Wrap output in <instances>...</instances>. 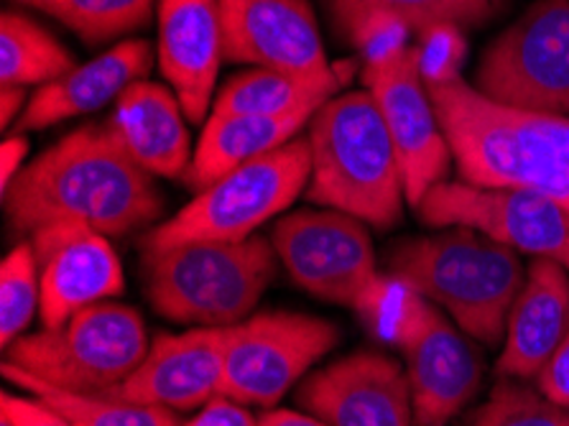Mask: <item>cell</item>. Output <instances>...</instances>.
Returning a JSON list of instances; mask_svg holds the SVG:
<instances>
[{
  "instance_id": "obj_1",
  "label": "cell",
  "mask_w": 569,
  "mask_h": 426,
  "mask_svg": "<svg viewBox=\"0 0 569 426\" xmlns=\"http://www.w3.org/2000/svg\"><path fill=\"white\" fill-rule=\"evenodd\" d=\"M3 205L11 230L21 235L74 220L120 238L163 212L153 177L120 149L106 123L74 130L23 167L3 192Z\"/></svg>"
},
{
  "instance_id": "obj_2",
  "label": "cell",
  "mask_w": 569,
  "mask_h": 426,
  "mask_svg": "<svg viewBox=\"0 0 569 426\" xmlns=\"http://www.w3.org/2000/svg\"><path fill=\"white\" fill-rule=\"evenodd\" d=\"M427 90L462 181L537 192L569 215L567 116L498 106L462 77Z\"/></svg>"
},
{
  "instance_id": "obj_3",
  "label": "cell",
  "mask_w": 569,
  "mask_h": 426,
  "mask_svg": "<svg viewBox=\"0 0 569 426\" xmlns=\"http://www.w3.org/2000/svg\"><path fill=\"white\" fill-rule=\"evenodd\" d=\"M312 177L307 199L391 230L403 212V177L393 141L368 90L330 98L309 120Z\"/></svg>"
},
{
  "instance_id": "obj_4",
  "label": "cell",
  "mask_w": 569,
  "mask_h": 426,
  "mask_svg": "<svg viewBox=\"0 0 569 426\" xmlns=\"http://www.w3.org/2000/svg\"><path fill=\"white\" fill-rule=\"evenodd\" d=\"M391 276L437 304L472 340H503L526 271L521 254L470 228L403 240L388 256Z\"/></svg>"
},
{
  "instance_id": "obj_5",
  "label": "cell",
  "mask_w": 569,
  "mask_h": 426,
  "mask_svg": "<svg viewBox=\"0 0 569 426\" xmlns=\"http://www.w3.org/2000/svg\"><path fill=\"white\" fill-rule=\"evenodd\" d=\"M273 242H187L143 250V286L161 317L194 327H236L276 276Z\"/></svg>"
},
{
  "instance_id": "obj_6",
  "label": "cell",
  "mask_w": 569,
  "mask_h": 426,
  "mask_svg": "<svg viewBox=\"0 0 569 426\" xmlns=\"http://www.w3.org/2000/svg\"><path fill=\"white\" fill-rule=\"evenodd\" d=\"M378 301L370 327L399 345L407 360L413 426H445L476 398L482 363L437 304L396 281Z\"/></svg>"
},
{
  "instance_id": "obj_7",
  "label": "cell",
  "mask_w": 569,
  "mask_h": 426,
  "mask_svg": "<svg viewBox=\"0 0 569 426\" xmlns=\"http://www.w3.org/2000/svg\"><path fill=\"white\" fill-rule=\"evenodd\" d=\"M312 177L309 138L297 136L281 149L232 169L202 189L171 220L149 230L143 250L187 246V242H238L281 215L305 192Z\"/></svg>"
},
{
  "instance_id": "obj_8",
  "label": "cell",
  "mask_w": 569,
  "mask_h": 426,
  "mask_svg": "<svg viewBox=\"0 0 569 426\" xmlns=\"http://www.w3.org/2000/svg\"><path fill=\"white\" fill-rule=\"evenodd\" d=\"M146 321L136 309L100 301L77 311L62 327L23 335L6 347V360L44 384L102 394L131 376L149 353Z\"/></svg>"
},
{
  "instance_id": "obj_9",
  "label": "cell",
  "mask_w": 569,
  "mask_h": 426,
  "mask_svg": "<svg viewBox=\"0 0 569 426\" xmlns=\"http://www.w3.org/2000/svg\"><path fill=\"white\" fill-rule=\"evenodd\" d=\"M472 87L498 106L569 118V0H537L482 51Z\"/></svg>"
},
{
  "instance_id": "obj_10",
  "label": "cell",
  "mask_w": 569,
  "mask_h": 426,
  "mask_svg": "<svg viewBox=\"0 0 569 426\" xmlns=\"http://www.w3.org/2000/svg\"><path fill=\"white\" fill-rule=\"evenodd\" d=\"M340 343L332 321L299 311L266 315L228 327L220 394L243 406H273Z\"/></svg>"
},
{
  "instance_id": "obj_11",
  "label": "cell",
  "mask_w": 569,
  "mask_h": 426,
  "mask_svg": "<svg viewBox=\"0 0 569 426\" xmlns=\"http://www.w3.org/2000/svg\"><path fill=\"white\" fill-rule=\"evenodd\" d=\"M413 210L429 228L478 230L516 254L557 260L569 271V215L537 192L442 181Z\"/></svg>"
},
{
  "instance_id": "obj_12",
  "label": "cell",
  "mask_w": 569,
  "mask_h": 426,
  "mask_svg": "<svg viewBox=\"0 0 569 426\" xmlns=\"http://www.w3.org/2000/svg\"><path fill=\"white\" fill-rule=\"evenodd\" d=\"M271 242L289 276L317 299L358 309L378 281L363 220L340 210H297L273 225Z\"/></svg>"
},
{
  "instance_id": "obj_13",
  "label": "cell",
  "mask_w": 569,
  "mask_h": 426,
  "mask_svg": "<svg viewBox=\"0 0 569 426\" xmlns=\"http://www.w3.org/2000/svg\"><path fill=\"white\" fill-rule=\"evenodd\" d=\"M360 77L381 110L399 156L407 202L417 207L429 189L447 181L455 161L421 75L419 47H407L378 62H366Z\"/></svg>"
},
{
  "instance_id": "obj_14",
  "label": "cell",
  "mask_w": 569,
  "mask_h": 426,
  "mask_svg": "<svg viewBox=\"0 0 569 426\" xmlns=\"http://www.w3.org/2000/svg\"><path fill=\"white\" fill-rule=\"evenodd\" d=\"M39 264L41 325L62 327L77 311L123 291L126 278L108 235L74 220L49 222L31 232Z\"/></svg>"
},
{
  "instance_id": "obj_15",
  "label": "cell",
  "mask_w": 569,
  "mask_h": 426,
  "mask_svg": "<svg viewBox=\"0 0 569 426\" xmlns=\"http://www.w3.org/2000/svg\"><path fill=\"white\" fill-rule=\"evenodd\" d=\"M220 16L230 62L305 80H338L307 0H220Z\"/></svg>"
},
{
  "instance_id": "obj_16",
  "label": "cell",
  "mask_w": 569,
  "mask_h": 426,
  "mask_svg": "<svg viewBox=\"0 0 569 426\" xmlns=\"http://www.w3.org/2000/svg\"><path fill=\"white\" fill-rule=\"evenodd\" d=\"M299 402L330 426H413L407 370L381 353H352L312 373Z\"/></svg>"
},
{
  "instance_id": "obj_17",
  "label": "cell",
  "mask_w": 569,
  "mask_h": 426,
  "mask_svg": "<svg viewBox=\"0 0 569 426\" xmlns=\"http://www.w3.org/2000/svg\"><path fill=\"white\" fill-rule=\"evenodd\" d=\"M226 350L228 327H194L182 335H159L131 376L102 394L169 412L204 406L220 394Z\"/></svg>"
},
{
  "instance_id": "obj_18",
  "label": "cell",
  "mask_w": 569,
  "mask_h": 426,
  "mask_svg": "<svg viewBox=\"0 0 569 426\" xmlns=\"http://www.w3.org/2000/svg\"><path fill=\"white\" fill-rule=\"evenodd\" d=\"M222 59L220 0H159V67L192 123L210 110Z\"/></svg>"
},
{
  "instance_id": "obj_19",
  "label": "cell",
  "mask_w": 569,
  "mask_h": 426,
  "mask_svg": "<svg viewBox=\"0 0 569 426\" xmlns=\"http://www.w3.org/2000/svg\"><path fill=\"white\" fill-rule=\"evenodd\" d=\"M569 333V271L557 260L533 258L506 325L496 370L501 378L537 380Z\"/></svg>"
},
{
  "instance_id": "obj_20",
  "label": "cell",
  "mask_w": 569,
  "mask_h": 426,
  "mask_svg": "<svg viewBox=\"0 0 569 426\" xmlns=\"http://www.w3.org/2000/svg\"><path fill=\"white\" fill-rule=\"evenodd\" d=\"M153 51L143 39H131L113 47L106 55L77 65L54 82L41 85L29 98V106L16 120L13 133L41 130L82 112L100 110L110 100H118L123 90L143 80L151 72Z\"/></svg>"
},
{
  "instance_id": "obj_21",
  "label": "cell",
  "mask_w": 569,
  "mask_h": 426,
  "mask_svg": "<svg viewBox=\"0 0 569 426\" xmlns=\"http://www.w3.org/2000/svg\"><path fill=\"white\" fill-rule=\"evenodd\" d=\"M187 120L174 90L138 80L116 100V110L106 126L120 149L143 171L174 179L184 177L194 156L189 151Z\"/></svg>"
},
{
  "instance_id": "obj_22",
  "label": "cell",
  "mask_w": 569,
  "mask_h": 426,
  "mask_svg": "<svg viewBox=\"0 0 569 426\" xmlns=\"http://www.w3.org/2000/svg\"><path fill=\"white\" fill-rule=\"evenodd\" d=\"M315 112L317 110H295L287 116H212L184 171V185L200 195L232 169L295 141Z\"/></svg>"
},
{
  "instance_id": "obj_23",
  "label": "cell",
  "mask_w": 569,
  "mask_h": 426,
  "mask_svg": "<svg viewBox=\"0 0 569 426\" xmlns=\"http://www.w3.org/2000/svg\"><path fill=\"white\" fill-rule=\"evenodd\" d=\"M340 80H305V77L253 67L222 85L212 116H287L295 110H319Z\"/></svg>"
},
{
  "instance_id": "obj_24",
  "label": "cell",
  "mask_w": 569,
  "mask_h": 426,
  "mask_svg": "<svg viewBox=\"0 0 569 426\" xmlns=\"http://www.w3.org/2000/svg\"><path fill=\"white\" fill-rule=\"evenodd\" d=\"M332 21L340 33H348L368 19L383 16L409 26L411 33L425 37L437 26H460V29H476L493 19L501 8L498 0H327Z\"/></svg>"
},
{
  "instance_id": "obj_25",
  "label": "cell",
  "mask_w": 569,
  "mask_h": 426,
  "mask_svg": "<svg viewBox=\"0 0 569 426\" xmlns=\"http://www.w3.org/2000/svg\"><path fill=\"white\" fill-rule=\"evenodd\" d=\"M3 376L21 386L26 394L57 408L74 426H179L177 414L161 406L131 404L106 394H74L44 384V380L21 373L3 363Z\"/></svg>"
},
{
  "instance_id": "obj_26",
  "label": "cell",
  "mask_w": 569,
  "mask_h": 426,
  "mask_svg": "<svg viewBox=\"0 0 569 426\" xmlns=\"http://www.w3.org/2000/svg\"><path fill=\"white\" fill-rule=\"evenodd\" d=\"M74 59L47 29L16 11L0 16V85H47L74 69Z\"/></svg>"
},
{
  "instance_id": "obj_27",
  "label": "cell",
  "mask_w": 569,
  "mask_h": 426,
  "mask_svg": "<svg viewBox=\"0 0 569 426\" xmlns=\"http://www.w3.org/2000/svg\"><path fill=\"white\" fill-rule=\"evenodd\" d=\"M19 3L54 16L88 43H100L143 29L157 0H19Z\"/></svg>"
},
{
  "instance_id": "obj_28",
  "label": "cell",
  "mask_w": 569,
  "mask_h": 426,
  "mask_svg": "<svg viewBox=\"0 0 569 426\" xmlns=\"http://www.w3.org/2000/svg\"><path fill=\"white\" fill-rule=\"evenodd\" d=\"M41 311L39 264L31 242H19L0 264V345L11 347Z\"/></svg>"
},
{
  "instance_id": "obj_29",
  "label": "cell",
  "mask_w": 569,
  "mask_h": 426,
  "mask_svg": "<svg viewBox=\"0 0 569 426\" xmlns=\"http://www.w3.org/2000/svg\"><path fill=\"white\" fill-rule=\"evenodd\" d=\"M468 426H569V406L551 402L541 390L501 378Z\"/></svg>"
},
{
  "instance_id": "obj_30",
  "label": "cell",
  "mask_w": 569,
  "mask_h": 426,
  "mask_svg": "<svg viewBox=\"0 0 569 426\" xmlns=\"http://www.w3.org/2000/svg\"><path fill=\"white\" fill-rule=\"evenodd\" d=\"M460 26H437V29L427 31L419 37V57H421V75L425 82H447L457 80L465 59V43Z\"/></svg>"
},
{
  "instance_id": "obj_31",
  "label": "cell",
  "mask_w": 569,
  "mask_h": 426,
  "mask_svg": "<svg viewBox=\"0 0 569 426\" xmlns=\"http://www.w3.org/2000/svg\"><path fill=\"white\" fill-rule=\"evenodd\" d=\"M0 412H3V419L11 422L13 426H74L72 422L67 419L51 408L49 404L39 402L33 396H13V394H3L0 396Z\"/></svg>"
},
{
  "instance_id": "obj_32",
  "label": "cell",
  "mask_w": 569,
  "mask_h": 426,
  "mask_svg": "<svg viewBox=\"0 0 569 426\" xmlns=\"http://www.w3.org/2000/svg\"><path fill=\"white\" fill-rule=\"evenodd\" d=\"M537 388L551 402L569 406V333L537 376Z\"/></svg>"
},
{
  "instance_id": "obj_33",
  "label": "cell",
  "mask_w": 569,
  "mask_h": 426,
  "mask_svg": "<svg viewBox=\"0 0 569 426\" xmlns=\"http://www.w3.org/2000/svg\"><path fill=\"white\" fill-rule=\"evenodd\" d=\"M179 426H258V419L243 404L218 394L202 406V412L192 422Z\"/></svg>"
},
{
  "instance_id": "obj_34",
  "label": "cell",
  "mask_w": 569,
  "mask_h": 426,
  "mask_svg": "<svg viewBox=\"0 0 569 426\" xmlns=\"http://www.w3.org/2000/svg\"><path fill=\"white\" fill-rule=\"evenodd\" d=\"M26 153H29V141H26L21 133L8 136L3 146H0V189H3V192L21 174Z\"/></svg>"
},
{
  "instance_id": "obj_35",
  "label": "cell",
  "mask_w": 569,
  "mask_h": 426,
  "mask_svg": "<svg viewBox=\"0 0 569 426\" xmlns=\"http://www.w3.org/2000/svg\"><path fill=\"white\" fill-rule=\"evenodd\" d=\"M26 90L19 85H0V126L8 128L16 116L26 110Z\"/></svg>"
},
{
  "instance_id": "obj_36",
  "label": "cell",
  "mask_w": 569,
  "mask_h": 426,
  "mask_svg": "<svg viewBox=\"0 0 569 426\" xmlns=\"http://www.w3.org/2000/svg\"><path fill=\"white\" fill-rule=\"evenodd\" d=\"M258 426H330V424L317 419V416H307L299 412H287V408H279V412H266L261 419H258Z\"/></svg>"
},
{
  "instance_id": "obj_37",
  "label": "cell",
  "mask_w": 569,
  "mask_h": 426,
  "mask_svg": "<svg viewBox=\"0 0 569 426\" xmlns=\"http://www.w3.org/2000/svg\"><path fill=\"white\" fill-rule=\"evenodd\" d=\"M0 426H13L11 422H6V419H0Z\"/></svg>"
},
{
  "instance_id": "obj_38",
  "label": "cell",
  "mask_w": 569,
  "mask_h": 426,
  "mask_svg": "<svg viewBox=\"0 0 569 426\" xmlns=\"http://www.w3.org/2000/svg\"><path fill=\"white\" fill-rule=\"evenodd\" d=\"M498 3H503V0H498Z\"/></svg>"
}]
</instances>
